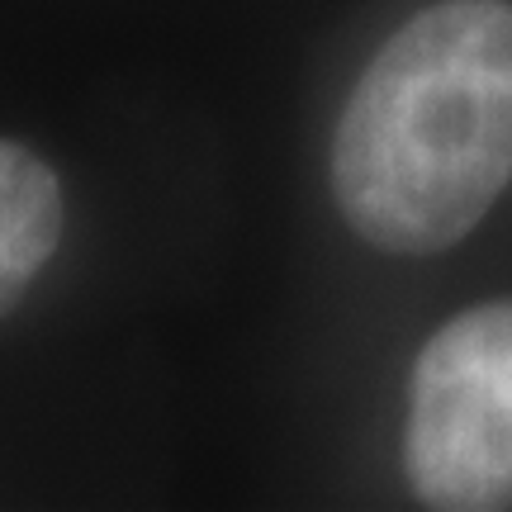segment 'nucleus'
<instances>
[{"label":"nucleus","instance_id":"1","mask_svg":"<svg viewBox=\"0 0 512 512\" xmlns=\"http://www.w3.org/2000/svg\"><path fill=\"white\" fill-rule=\"evenodd\" d=\"M332 200L389 256L456 247L512 181V5L441 0L351 86L332 128Z\"/></svg>","mask_w":512,"mask_h":512},{"label":"nucleus","instance_id":"2","mask_svg":"<svg viewBox=\"0 0 512 512\" xmlns=\"http://www.w3.org/2000/svg\"><path fill=\"white\" fill-rule=\"evenodd\" d=\"M403 470L441 512L512 503V299L451 318L408 384Z\"/></svg>","mask_w":512,"mask_h":512},{"label":"nucleus","instance_id":"3","mask_svg":"<svg viewBox=\"0 0 512 512\" xmlns=\"http://www.w3.org/2000/svg\"><path fill=\"white\" fill-rule=\"evenodd\" d=\"M62 185L29 147L0 143V318L15 309L62 242Z\"/></svg>","mask_w":512,"mask_h":512}]
</instances>
